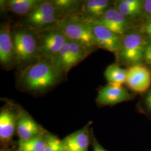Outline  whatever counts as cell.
Segmentation results:
<instances>
[{
	"label": "cell",
	"mask_w": 151,
	"mask_h": 151,
	"mask_svg": "<svg viewBox=\"0 0 151 151\" xmlns=\"http://www.w3.org/2000/svg\"><path fill=\"white\" fill-rule=\"evenodd\" d=\"M62 74L52 60L43 58L27 65L22 70L19 84L27 91L42 92L56 85Z\"/></svg>",
	"instance_id": "1"
},
{
	"label": "cell",
	"mask_w": 151,
	"mask_h": 151,
	"mask_svg": "<svg viewBox=\"0 0 151 151\" xmlns=\"http://www.w3.org/2000/svg\"><path fill=\"white\" fill-rule=\"evenodd\" d=\"M15 63L26 67L37 61L40 56L39 43L35 35L27 28L12 32Z\"/></svg>",
	"instance_id": "2"
},
{
	"label": "cell",
	"mask_w": 151,
	"mask_h": 151,
	"mask_svg": "<svg viewBox=\"0 0 151 151\" xmlns=\"http://www.w3.org/2000/svg\"><path fill=\"white\" fill-rule=\"evenodd\" d=\"M149 41L138 32H129L123 36L121 48L116 55L118 60L129 67L143 62L146 45Z\"/></svg>",
	"instance_id": "3"
},
{
	"label": "cell",
	"mask_w": 151,
	"mask_h": 151,
	"mask_svg": "<svg viewBox=\"0 0 151 151\" xmlns=\"http://www.w3.org/2000/svg\"><path fill=\"white\" fill-rule=\"evenodd\" d=\"M56 24L68 40L81 44L91 50L97 47L90 26L85 19L77 16L65 17Z\"/></svg>",
	"instance_id": "4"
},
{
	"label": "cell",
	"mask_w": 151,
	"mask_h": 151,
	"mask_svg": "<svg viewBox=\"0 0 151 151\" xmlns=\"http://www.w3.org/2000/svg\"><path fill=\"white\" fill-rule=\"evenodd\" d=\"M89 24L97 47L118 54L121 48L123 36L114 32L106 27L93 21L85 19Z\"/></svg>",
	"instance_id": "5"
},
{
	"label": "cell",
	"mask_w": 151,
	"mask_h": 151,
	"mask_svg": "<svg viewBox=\"0 0 151 151\" xmlns=\"http://www.w3.org/2000/svg\"><path fill=\"white\" fill-rule=\"evenodd\" d=\"M125 83L137 93L148 91L151 85V68L142 63L130 66L127 69Z\"/></svg>",
	"instance_id": "6"
},
{
	"label": "cell",
	"mask_w": 151,
	"mask_h": 151,
	"mask_svg": "<svg viewBox=\"0 0 151 151\" xmlns=\"http://www.w3.org/2000/svg\"><path fill=\"white\" fill-rule=\"evenodd\" d=\"M67 40L58 27L44 32L39 41L40 55L44 58L51 59L62 48Z\"/></svg>",
	"instance_id": "7"
},
{
	"label": "cell",
	"mask_w": 151,
	"mask_h": 151,
	"mask_svg": "<svg viewBox=\"0 0 151 151\" xmlns=\"http://www.w3.org/2000/svg\"><path fill=\"white\" fill-rule=\"evenodd\" d=\"M91 20L122 36L129 32L132 27L129 19L122 15L115 7H110L101 17Z\"/></svg>",
	"instance_id": "8"
},
{
	"label": "cell",
	"mask_w": 151,
	"mask_h": 151,
	"mask_svg": "<svg viewBox=\"0 0 151 151\" xmlns=\"http://www.w3.org/2000/svg\"><path fill=\"white\" fill-rule=\"evenodd\" d=\"M133 96L122 86L108 83L100 89L96 101L100 105H114L129 101L133 99Z\"/></svg>",
	"instance_id": "9"
},
{
	"label": "cell",
	"mask_w": 151,
	"mask_h": 151,
	"mask_svg": "<svg viewBox=\"0 0 151 151\" xmlns=\"http://www.w3.org/2000/svg\"><path fill=\"white\" fill-rule=\"evenodd\" d=\"M20 141H25L43 134L42 127L24 110L18 111L16 128Z\"/></svg>",
	"instance_id": "10"
},
{
	"label": "cell",
	"mask_w": 151,
	"mask_h": 151,
	"mask_svg": "<svg viewBox=\"0 0 151 151\" xmlns=\"http://www.w3.org/2000/svg\"><path fill=\"white\" fill-rule=\"evenodd\" d=\"M0 63L6 68L15 63L11 27L7 23L2 24L0 29Z\"/></svg>",
	"instance_id": "11"
},
{
	"label": "cell",
	"mask_w": 151,
	"mask_h": 151,
	"mask_svg": "<svg viewBox=\"0 0 151 151\" xmlns=\"http://www.w3.org/2000/svg\"><path fill=\"white\" fill-rule=\"evenodd\" d=\"M18 111L9 107L2 108L0 113V140L9 143L12 139L16 128Z\"/></svg>",
	"instance_id": "12"
},
{
	"label": "cell",
	"mask_w": 151,
	"mask_h": 151,
	"mask_svg": "<svg viewBox=\"0 0 151 151\" xmlns=\"http://www.w3.org/2000/svg\"><path fill=\"white\" fill-rule=\"evenodd\" d=\"M88 125L65 137L62 140L67 151H88L90 135Z\"/></svg>",
	"instance_id": "13"
},
{
	"label": "cell",
	"mask_w": 151,
	"mask_h": 151,
	"mask_svg": "<svg viewBox=\"0 0 151 151\" xmlns=\"http://www.w3.org/2000/svg\"><path fill=\"white\" fill-rule=\"evenodd\" d=\"M111 2L108 0H88L83 3L82 12L86 19H95L103 15L110 8Z\"/></svg>",
	"instance_id": "14"
},
{
	"label": "cell",
	"mask_w": 151,
	"mask_h": 151,
	"mask_svg": "<svg viewBox=\"0 0 151 151\" xmlns=\"http://www.w3.org/2000/svg\"><path fill=\"white\" fill-rule=\"evenodd\" d=\"M143 2L141 0L117 1L115 7L129 20L134 19L142 16Z\"/></svg>",
	"instance_id": "15"
},
{
	"label": "cell",
	"mask_w": 151,
	"mask_h": 151,
	"mask_svg": "<svg viewBox=\"0 0 151 151\" xmlns=\"http://www.w3.org/2000/svg\"><path fill=\"white\" fill-rule=\"evenodd\" d=\"M70 41V55L66 66L65 72H68L72 67L84 60L92 51L81 44L72 40Z\"/></svg>",
	"instance_id": "16"
},
{
	"label": "cell",
	"mask_w": 151,
	"mask_h": 151,
	"mask_svg": "<svg viewBox=\"0 0 151 151\" xmlns=\"http://www.w3.org/2000/svg\"><path fill=\"white\" fill-rule=\"evenodd\" d=\"M41 1L39 0H10L5 2L6 7L17 15H29Z\"/></svg>",
	"instance_id": "17"
},
{
	"label": "cell",
	"mask_w": 151,
	"mask_h": 151,
	"mask_svg": "<svg viewBox=\"0 0 151 151\" xmlns=\"http://www.w3.org/2000/svg\"><path fill=\"white\" fill-rule=\"evenodd\" d=\"M127 75V70L115 63L109 65L104 72V76L109 84L119 86H122L126 82Z\"/></svg>",
	"instance_id": "18"
},
{
	"label": "cell",
	"mask_w": 151,
	"mask_h": 151,
	"mask_svg": "<svg viewBox=\"0 0 151 151\" xmlns=\"http://www.w3.org/2000/svg\"><path fill=\"white\" fill-rule=\"evenodd\" d=\"M46 135L42 134L25 141H19V151H43Z\"/></svg>",
	"instance_id": "19"
},
{
	"label": "cell",
	"mask_w": 151,
	"mask_h": 151,
	"mask_svg": "<svg viewBox=\"0 0 151 151\" xmlns=\"http://www.w3.org/2000/svg\"><path fill=\"white\" fill-rule=\"evenodd\" d=\"M60 15V11L55 7L52 1H41L27 16Z\"/></svg>",
	"instance_id": "20"
},
{
	"label": "cell",
	"mask_w": 151,
	"mask_h": 151,
	"mask_svg": "<svg viewBox=\"0 0 151 151\" xmlns=\"http://www.w3.org/2000/svg\"><path fill=\"white\" fill-rule=\"evenodd\" d=\"M60 15H48L35 17L27 16V22L32 27L40 28L57 22Z\"/></svg>",
	"instance_id": "21"
},
{
	"label": "cell",
	"mask_w": 151,
	"mask_h": 151,
	"mask_svg": "<svg viewBox=\"0 0 151 151\" xmlns=\"http://www.w3.org/2000/svg\"><path fill=\"white\" fill-rule=\"evenodd\" d=\"M66 148L62 140L56 136L46 135V142L43 151H66Z\"/></svg>",
	"instance_id": "22"
},
{
	"label": "cell",
	"mask_w": 151,
	"mask_h": 151,
	"mask_svg": "<svg viewBox=\"0 0 151 151\" xmlns=\"http://www.w3.org/2000/svg\"><path fill=\"white\" fill-rule=\"evenodd\" d=\"M60 13L74 10L80 1L73 0H55L52 1Z\"/></svg>",
	"instance_id": "23"
},
{
	"label": "cell",
	"mask_w": 151,
	"mask_h": 151,
	"mask_svg": "<svg viewBox=\"0 0 151 151\" xmlns=\"http://www.w3.org/2000/svg\"><path fill=\"white\" fill-rule=\"evenodd\" d=\"M143 62L145 63L146 65L151 68V41H149L146 45L144 53Z\"/></svg>",
	"instance_id": "24"
},
{
	"label": "cell",
	"mask_w": 151,
	"mask_h": 151,
	"mask_svg": "<svg viewBox=\"0 0 151 151\" xmlns=\"http://www.w3.org/2000/svg\"><path fill=\"white\" fill-rule=\"evenodd\" d=\"M142 16L148 19L151 17V0L144 1Z\"/></svg>",
	"instance_id": "25"
},
{
	"label": "cell",
	"mask_w": 151,
	"mask_h": 151,
	"mask_svg": "<svg viewBox=\"0 0 151 151\" xmlns=\"http://www.w3.org/2000/svg\"><path fill=\"white\" fill-rule=\"evenodd\" d=\"M144 105L147 111L151 115V89L147 91L144 99Z\"/></svg>",
	"instance_id": "26"
},
{
	"label": "cell",
	"mask_w": 151,
	"mask_h": 151,
	"mask_svg": "<svg viewBox=\"0 0 151 151\" xmlns=\"http://www.w3.org/2000/svg\"><path fill=\"white\" fill-rule=\"evenodd\" d=\"M145 31L147 38L151 41V17L148 19L145 26Z\"/></svg>",
	"instance_id": "27"
},
{
	"label": "cell",
	"mask_w": 151,
	"mask_h": 151,
	"mask_svg": "<svg viewBox=\"0 0 151 151\" xmlns=\"http://www.w3.org/2000/svg\"><path fill=\"white\" fill-rule=\"evenodd\" d=\"M93 151H108L104 149L95 139L93 141Z\"/></svg>",
	"instance_id": "28"
},
{
	"label": "cell",
	"mask_w": 151,
	"mask_h": 151,
	"mask_svg": "<svg viewBox=\"0 0 151 151\" xmlns=\"http://www.w3.org/2000/svg\"><path fill=\"white\" fill-rule=\"evenodd\" d=\"M1 151H4V150H1Z\"/></svg>",
	"instance_id": "29"
},
{
	"label": "cell",
	"mask_w": 151,
	"mask_h": 151,
	"mask_svg": "<svg viewBox=\"0 0 151 151\" xmlns=\"http://www.w3.org/2000/svg\"></svg>",
	"instance_id": "30"
},
{
	"label": "cell",
	"mask_w": 151,
	"mask_h": 151,
	"mask_svg": "<svg viewBox=\"0 0 151 151\" xmlns=\"http://www.w3.org/2000/svg\"><path fill=\"white\" fill-rule=\"evenodd\" d=\"M151 151V150H150V151Z\"/></svg>",
	"instance_id": "31"
},
{
	"label": "cell",
	"mask_w": 151,
	"mask_h": 151,
	"mask_svg": "<svg viewBox=\"0 0 151 151\" xmlns=\"http://www.w3.org/2000/svg\"></svg>",
	"instance_id": "32"
}]
</instances>
